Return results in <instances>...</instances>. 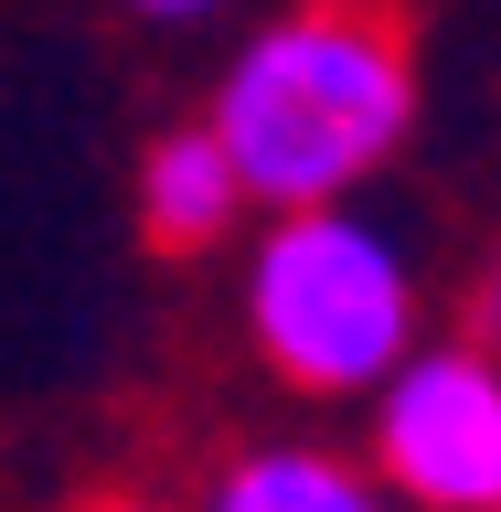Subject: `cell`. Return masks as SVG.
<instances>
[{
	"label": "cell",
	"mask_w": 501,
	"mask_h": 512,
	"mask_svg": "<svg viewBox=\"0 0 501 512\" xmlns=\"http://www.w3.org/2000/svg\"><path fill=\"white\" fill-rule=\"evenodd\" d=\"M470 342L501 352V235L480 246V267H470Z\"/></svg>",
	"instance_id": "cell-6"
},
{
	"label": "cell",
	"mask_w": 501,
	"mask_h": 512,
	"mask_svg": "<svg viewBox=\"0 0 501 512\" xmlns=\"http://www.w3.org/2000/svg\"><path fill=\"white\" fill-rule=\"evenodd\" d=\"M64 512H182V502H160V491H128V480H118V491H86V502H64Z\"/></svg>",
	"instance_id": "cell-7"
},
{
	"label": "cell",
	"mask_w": 501,
	"mask_h": 512,
	"mask_svg": "<svg viewBox=\"0 0 501 512\" xmlns=\"http://www.w3.org/2000/svg\"><path fill=\"white\" fill-rule=\"evenodd\" d=\"M235 331H246L267 384H288L299 406H352V416L438 342L427 331V267L374 203L256 224L235 246Z\"/></svg>",
	"instance_id": "cell-2"
},
{
	"label": "cell",
	"mask_w": 501,
	"mask_h": 512,
	"mask_svg": "<svg viewBox=\"0 0 501 512\" xmlns=\"http://www.w3.org/2000/svg\"><path fill=\"white\" fill-rule=\"evenodd\" d=\"M363 459L406 512H501V352L438 331L363 406Z\"/></svg>",
	"instance_id": "cell-3"
},
{
	"label": "cell",
	"mask_w": 501,
	"mask_h": 512,
	"mask_svg": "<svg viewBox=\"0 0 501 512\" xmlns=\"http://www.w3.org/2000/svg\"><path fill=\"white\" fill-rule=\"evenodd\" d=\"M192 118L224 139L256 224L342 214L416 150L427 64H416V32L374 0H288L224 32Z\"/></svg>",
	"instance_id": "cell-1"
},
{
	"label": "cell",
	"mask_w": 501,
	"mask_h": 512,
	"mask_svg": "<svg viewBox=\"0 0 501 512\" xmlns=\"http://www.w3.org/2000/svg\"><path fill=\"white\" fill-rule=\"evenodd\" d=\"M182 512H406L363 459V438H320V427H278V438H235L203 459Z\"/></svg>",
	"instance_id": "cell-4"
},
{
	"label": "cell",
	"mask_w": 501,
	"mask_h": 512,
	"mask_svg": "<svg viewBox=\"0 0 501 512\" xmlns=\"http://www.w3.org/2000/svg\"><path fill=\"white\" fill-rule=\"evenodd\" d=\"M128 203H139V235H150L160 256H224V246L256 235V203H246L235 160H224V139L203 118H171L150 150H139Z\"/></svg>",
	"instance_id": "cell-5"
}]
</instances>
